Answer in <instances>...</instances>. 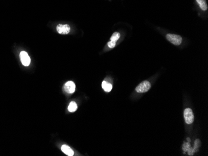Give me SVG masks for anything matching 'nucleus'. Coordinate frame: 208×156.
Listing matches in <instances>:
<instances>
[{
  "label": "nucleus",
  "instance_id": "obj_1",
  "mask_svg": "<svg viewBox=\"0 0 208 156\" xmlns=\"http://www.w3.org/2000/svg\"><path fill=\"white\" fill-rule=\"evenodd\" d=\"M167 39L168 41H170L171 43L175 46H179L181 44L183 41L182 37L176 34H167Z\"/></svg>",
  "mask_w": 208,
  "mask_h": 156
},
{
  "label": "nucleus",
  "instance_id": "obj_2",
  "mask_svg": "<svg viewBox=\"0 0 208 156\" xmlns=\"http://www.w3.org/2000/svg\"><path fill=\"white\" fill-rule=\"evenodd\" d=\"M151 88V83L148 81H144L137 87L135 90L138 93L147 92Z\"/></svg>",
  "mask_w": 208,
  "mask_h": 156
},
{
  "label": "nucleus",
  "instance_id": "obj_3",
  "mask_svg": "<svg viewBox=\"0 0 208 156\" xmlns=\"http://www.w3.org/2000/svg\"><path fill=\"white\" fill-rule=\"evenodd\" d=\"M184 118L186 124H191L194 121V114L191 108H186L184 111Z\"/></svg>",
  "mask_w": 208,
  "mask_h": 156
},
{
  "label": "nucleus",
  "instance_id": "obj_4",
  "mask_svg": "<svg viewBox=\"0 0 208 156\" xmlns=\"http://www.w3.org/2000/svg\"><path fill=\"white\" fill-rule=\"evenodd\" d=\"M57 31L60 34H67L70 31V27L68 24H59L57 26Z\"/></svg>",
  "mask_w": 208,
  "mask_h": 156
},
{
  "label": "nucleus",
  "instance_id": "obj_5",
  "mask_svg": "<svg viewBox=\"0 0 208 156\" xmlns=\"http://www.w3.org/2000/svg\"><path fill=\"white\" fill-rule=\"evenodd\" d=\"M20 59L21 63L24 66H28L31 63V59L29 56L28 55L27 53L25 51H22L20 53Z\"/></svg>",
  "mask_w": 208,
  "mask_h": 156
},
{
  "label": "nucleus",
  "instance_id": "obj_6",
  "mask_svg": "<svg viewBox=\"0 0 208 156\" xmlns=\"http://www.w3.org/2000/svg\"><path fill=\"white\" fill-rule=\"evenodd\" d=\"M65 91L70 94L74 93L76 90V85L72 81H67L64 85Z\"/></svg>",
  "mask_w": 208,
  "mask_h": 156
},
{
  "label": "nucleus",
  "instance_id": "obj_7",
  "mask_svg": "<svg viewBox=\"0 0 208 156\" xmlns=\"http://www.w3.org/2000/svg\"><path fill=\"white\" fill-rule=\"evenodd\" d=\"M61 150L64 154H66L67 155H69V156H72L74 154L73 150L69 146L65 145V144L62 146Z\"/></svg>",
  "mask_w": 208,
  "mask_h": 156
},
{
  "label": "nucleus",
  "instance_id": "obj_8",
  "mask_svg": "<svg viewBox=\"0 0 208 156\" xmlns=\"http://www.w3.org/2000/svg\"><path fill=\"white\" fill-rule=\"evenodd\" d=\"M102 87L106 92H110L112 89V84L107 83L106 81H102Z\"/></svg>",
  "mask_w": 208,
  "mask_h": 156
},
{
  "label": "nucleus",
  "instance_id": "obj_9",
  "mask_svg": "<svg viewBox=\"0 0 208 156\" xmlns=\"http://www.w3.org/2000/svg\"><path fill=\"white\" fill-rule=\"evenodd\" d=\"M196 1L203 11H206L207 9V5L206 0H196Z\"/></svg>",
  "mask_w": 208,
  "mask_h": 156
},
{
  "label": "nucleus",
  "instance_id": "obj_10",
  "mask_svg": "<svg viewBox=\"0 0 208 156\" xmlns=\"http://www.w3.org/2000/svg\"><path fill=\"white\" fill-rule=\"evenodd\" d=\"M77 109V105L75 102H71L68 106V110L69 112H75Z\"/></svg>",
  "mask_w": 208,
  "mask_h": 156
},
{
  "label": "nucleus",
  "instance_id": "obj_11",
  "mask_svg": "<svg viewBox=\"0 0 208 156\" xmlns=\"http://www.w3.org/2000/svg\"><path fill=\"white\" fill-rule=\"evenodd\" d=\"M120 34L119 33H117V32H115L114 33L112 36H111V38H110V40L112 41H114V42H117L118 39H120Z\"/></svg>",
  "mask_w": 208,
  "mask_h": 156
},
{
  "label": "nucleus",
  "instance_id": "obj_12",
  "mask_svg": "<svg viewBox=\"0 0 208 156\" xmlns=\"http://www.w3.org/2000/svg\"><path fill=\"white\" fill-rule=\"evenodd\" d=\"M107 46L109 48H113L115 47L116 46V42H114V41H109L108 42V44H107Z\"/></svg>",
  "mask_w": 208,
  "mask_h": 156
}]
</instances>
